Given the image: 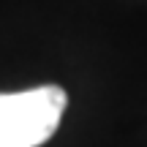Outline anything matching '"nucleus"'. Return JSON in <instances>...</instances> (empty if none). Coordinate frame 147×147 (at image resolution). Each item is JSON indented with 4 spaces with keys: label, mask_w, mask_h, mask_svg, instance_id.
I'll list each match as a JSON object with an SVG mask.
<instances>
[{
    "label": "nucleus",
    "mask_w": 147,
    "mask_h": 147,
    "mask_svg": "<svg viewBox=\"0 0 147 147\" xmlns=\"http://www.w3.org/2000/svg\"><path fill=\"white\" fill-rule=\"evenodd\" d=\"M68 95L57 84L0 93V147H38L63 120Z\"/></svg>",
    "instance_id": "f257e3e1"
}]
</instances>
